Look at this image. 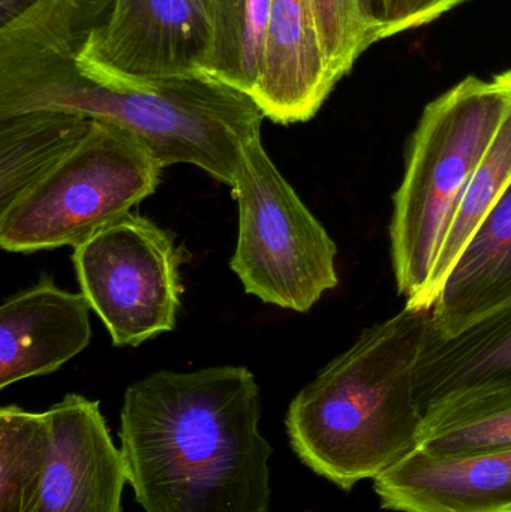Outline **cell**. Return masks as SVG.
<instances>
[{
    "mask_svg": "<svg viewBox=\"0 0 511 512\" xmlns=\"http://www.w3.org/2000/svg\"><path fill=\"white\" fill-rule=\"evenodd\" d=\"M114 0H41L0 27V117L54 110L119 126L162 167L189 164L233 186L243 147L261 137L254 99L210 75L114 80L78 62Z\"/></svg>",
    "mask_w": 511,
    "mask_h": 512,
    "instance_id": "6da1fadb",
    "label": "cell"
},
{
    "mask_svg": "<svg viewBox=\"0 0 511 512\" xmlns=\"http://www.w3.org/2000/svg\"><path fill=\"white\" fill-rule=\"evenodd\" d=\"M242 366L152 373L126 390L120 453L144 512H269L272 445Z\"/></svg>",
    "mask_w": 511,
    "mask_h": 512,
    "instance_id": "7a4b0ae2",
    "label": "cell"
},
{
    "mask_svg": "<svg viewBox=\"0 0 511 512\" xmlns=\"http://www.w3.org/2000/svg\"><path fill=\"white\" fill-rule=\"evenodd\" d=\"M429 312L405 307L366 328L288 406L285 427L294 454L344 492L419 450L425 418L416 366Z\"/></svg>",
    "mask_w": 511,
    "mask_h": 512,
    "instance_id": "3957f363",
    "label": "cell"
},
{
    "mask_svg": "<svg viewBox=\"0 0 511 512\" xmlns=\"http://www.w3.org/2000/svg\"><path fill=\"white\" fill-rule=\"evenodd\" d=\"M511 104V69L470 77L429 102L393 195L390 248L399 294L422 310L435 259L465 191Z\"/></svg>",
    "mask_w": 511,
    "mask_h": 512,
    "instance_id": "277c9868",
    "label": "cell"
},
{
    "mask_svg": "<svg viewBox=\"0 0 511 512\" xmlns=\"http://www.w3.org/2000/svg\"><path fill=\"white\" fill-rule=\"evenodd\" d=\"M162 168L140 138L92 120L83 140L0 213V246L24 254L75 248L150 197Z\"/></svg>",
    "mask_w": 511,
    "mask_h": 512,
    "instance_id": "5b68a950",
    "label": "cell"
},
{
    "mask_svg": "<svg viewBox=\"0 0 511 512\" xmlns=\"http://www.w3.org/2000/svg\"><path fill=\"white\" fill-rule=\"evenodd\" d=\"M239 234L230 267L248 294L305 313L339 283L338 248L264 150L243 147L236 182Z\"/></svg>",
    "mask_w": 511,
    "mask_h": 512,
    "instance_id": "8992f818",
    "label": "cell"
},
{
    "mask_svg": "<svg viewBox=\"0 0 511 512\" xmlns=\"http://www.w3.org/2000/svg\"><path fill=\"white\" fill-rule=\"evenodd\" d=\"M72 261L114 346H138L176 327L182 249L149 219L128 213L75 246Z\"/></svg>",
    "mask_w": 511,
    "mask_h": 512,
    "instance_id": "52a82bcc",
    "label": "cell"
},
{
    "mask_svg": "<svg viewBox=\"0 0 511 512\" xmlns=\"http://www.w3.org/2000/svg\"><path fill=\"white\" fill-rule=\"evenodd\" d=\"M213 0H114L110 17L81 48L87 71L114 80L206 74Z\"/></svg>",
    "mask_w": 511,
    "mask_h": 512,
    "instance_id": "ba28073f",
    "label": "cell"
},
{
    "mask_svg": "<svg viewBox=\"0 0 511 512\" xmlns=\"http://www.w3.org/2000/svg\"><path fill=\"white\" fill-rule=\"evenodd\" d=\"M47 415L50 459L33 512H122L125 463L99 402L66 394Z\"/></svg>",
    "mask_w": 511,
    "mask_h": 512,
    "instance_id": "9c48e42d",
    "label": "cell"
},
{
    "mask_svg": "<svg viewBox=\"0 0 511 512\" xmlns=\"http://www.w3.org/2000/svg\"><path fill=\"white\" fill-rule=\"evenodd\" d=\"M383 510L511 512V448L462 457L416 450L374 480Z\"/></svg>",
    "mask_w": 511,
    "mask_h": 512,
    "instance_id": "30bf717a",
    "label": "cell"
},
{
    "mask_svg": "<svg viewBox=\"0 0 511 512\" xmlns=\"http://www.w3.org/2000/svg\"><path fill=\"white\" fill-rule=\"evenodd\" d=\"M338 81L330 71L312 0H272L255 104L279 123L308 122Z\"/></svg>",
    "mask_w": 511,
    "mask_h": 512,
    "instance_id": "8fae6325",
    "label": "cell"
},
{
    "mask_svg": "<svg viewBox=\"0 0 511 512\" xmlns=\"http://www.w3.org/2000/svg\"><path fill=\"white\" fill-rule=\"evenodd\" d=\"M89 301L42 279L0 307V390L48 375L89 345Z\"/></svg>",
    "mask_w": 511,
    "mask_h": 512,
    "instance_id": "7c38bea8",
    "label": "cell"
},
{
    "mask_svg": "<svg viewBox=\"0 0 511 512\" xmlns=\"http://www.w3.org/2000/svg\"><path fill=\"white\" fill-rule=\"evenodd\" d=\"M511 390V303L452 336L426 331L416 366L423 418L471 397Z\"/></svg>",
    "mask_w": 511,
    "mask_h": 512,
    "instance_id": "4fadbf2b",
    "label": "cell"
},
{
    "mask_svg": "<svg viewBox=\"0 0 511 512\" xmlns=\"http://www.w3.org/2000/svg\"><path fill=\"white\" fill-rule=\"evenodd\" d=\"M511 303V186L468 240L440 297L428 331L452 336Z\"/></svg>",
    "mask_w": 511,
    "mask_h": 512,
    "instance_id": "5bb4252c",
    "label": "cell"
},
{
    "mask_svg": "<svg viewBox=\"0 0 511 512\" xmlns=\"http://www.w3.org/2000/svg\"><path fill=\"white\" fill-rule=\"evenodd\" d=\"M90 123L78 114L54 110L0 117V213L68 155Z\"/></svg>",
    "mask_w": 511,
    "mask_h": 512,
    "instance_id": "9a60e30c",
    "label": "cell"
},
{
    "mask_svg": "<svg viewBox=\"0 0 511 512\" xmlns=\"http://www.w3.org/2000/svg\"><path fill=\"white\" fill-rule=\"evenodd\" d=\"M272 0H213L206 75L254 96L263 71Z\"/></svg>",
    "mask_w": 511,
    "mask_h": 512,
    "instance_id": "2e32d148",
    "label": "cell"
},
{
    "mask_svg": "<svg viewBox=\"0 0 511 512\" xmlns=\"http://www.w3.org/2000/svg\"><path fill=\"white\" fill-rule=\"evenodd\" d=\"M510 186L511 104L453 216L452 224L435 259L434 270L429 277L422 310H431L434 307L453 265L464 251L468 240Z\"/></svg>",
    "mask_w": 511,
    "mask_h": 512,
    "instance_id": "e0dca14e",
    "label": "cell"
},
{
    "mask_svg": "<svg viewBox=\"0 0 511 512\" xmlns=\"http://www.w3.org/2000/svg\"><path fill=\"white\" fill-rule=\"evenodd\" d=\"M511 448V390L471 397L425 415L419 450L462 457Z\"/></svg>",
    "mask_w": 511,
    "mask_h": 512,
    "instance_id": "ac0fdd59",
    "label": "cell"
},
{
    "mask_svg": "<svg viewBox=\"0 0 511 512\" xmlns=\"http://www.w3.org/2000/svg\"><path fill=\"white\" fill-rule=\"evenodd\" d=\"M47 411L0 409V512H33L50 459Z\"/></svg>",
    "mask_w": 511,
    "mask_h": 512,
    "instance_id": "d6986e66",
    "label": "cell"
},
{
    "mask_svg": "<svg viewBox=\"0 0 511 512\" xmlns=\"http://www.w3.org/2000/svg\"><path fill=\"white\" fill-rule=\"evenodd\" d=\"M321 44L335 80L350 74L357 60L381 41L374 0H312Z\"/></svg>",
    "mask_w": 511,
    "mask_h": 512,
    "instance_id": "ffe728a7",
    "label": "cell"
},
{
    "mask_svg": "<svg viewBox=\"0 0 511 512\" xmlns=\"http://www.w3.org/2000/svg\"><path fill=\"white\" fill-rule=\"evenodd\" d=\"M380 20V38H392L419 29L443 17L468 0H374Z\"/></svg>",
    "mask_w": 511,
    "mask_h": 512,
    "instance_id": "44dd1931",
    "label": "cell"
},
{
    "mask_svg": "<svg viewBox=\"0 0 511 512\" xmlns=\"http://www.w3.org/2000/svg\"><path fill=\"white\" fill-rule=\"evenodd\" d=\"M39 2L41 0H0V27L8 26Z\"/></svg>",
    "mask_w": 511,
    "mask_h": 512,
    "instance_id": "7402d4cb",
    "label": "cell"
}]
</instances>
